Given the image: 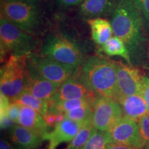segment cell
Returning a JSON list of instances; mask_svg holds the SVG:
<instances>
[{
	"instance_id": "1",
	"label": "cell",
	"mask_w": 149,
	"mask_h": 149,
	"mask_svg": "<svg viewBox=\"0 0 149 149\" xmlns=\"http://www.w3.org/2000/svg\"><path fill=\"white\" fill-rule=\"evenodd\" d=\"M110 22L113 35L126 44L132 65L146 66L149 59L148 35L144 19L133 0H118Z\"/></svg>"
},
{
	"instance_id": "2",
	"label": "cell",
	"mask_w": 149,
	"mask_h": 149,
	"mask_svg": "<svg viewBox=\"0 0 149 149\" xmlns=\"http://www.w3.org/2000/svg\"><path fill=\"white\" fill-rule=\"evenodd\" d=\"M79 77L97 96L117 97L116 61L100 55L85 58L78 68Z\"/></svg>"
},
{
	"instance_id": "3",
	"label": "cell",
	"mask_w": 149,
	"mask_h": 149,
	"mask_svg": "<svg viewBox=\"0 0 149 149\" xmlns=\"http://www.w3.org/2000/svg\"><path fill=\"white\" fill-rule=\"evenodd\" d=\"M1 16L35 36L44 17L40 0H8L1 5Z\"/></svg>"
},
{
	"instance_id": "4",
	"label": "cell",
	"mask_w": 149,
	"mask_h": 149,
	"mask_svg": "<svg viewBox=\"0 0 149 149\" xmlns=\"http://www.w3.org/2000/svg\"><path fill=\"white\" fill-rule=\"evenodd\" d=\"M40 53L74 70L79 68L85 59L81 48L74 41L58 33L46 35Z\"/></svg>"
},
{
	"instance_id": "5",
	"label": "cell",
	"mask_w": 149,
	"mask_h": 149,
	"mask_svg": "<svg viewBox=\"0 0 149 149\" xmlns=\"http://www.w3.org/2000/svg\"><path fill=\"white\" fill-rule=\"evenodd\" d=\"M1 59L10 55H29L36 53L38 46L35 35L26 32L15 24L1 16L0 19Z\"/></svg>"
},
{
	"instance_id": "6",
	"label": "cell",
	"mask_w": 149,
	"mask_h": 149,
	"mask_svg": "<svg viewBox=\"0 0 149 149\" xmlns=\"http://www.w3.org/2000/svg\"><path fill=\"white\" fill-rule=\"evenodd\" d=\"M28 55H10L1 67L0 88L1 93L13 101L27 90Z\"/></svg>"
},
{
	"instance_id": "7",
	"label": "cell",
	"mask_w": 149,
	"mask_h": 149,
	"mask_svg": "<svg viewBox=\"0 0 149 149\" xmlns=\"http://www.w3.org/2000/svg\"><path fill=\"white\" fill-rule=\"evenodd\" d=\"M123 116L122 109L115 99L97 96L93 102L91 122L97 130L109 132Z\"/></svg>"
},
{
	"instance_id": "8",
	"label": "cell",
	"mask_w": 149,
	"mask_h": 149,
	"mask_svg": "<svg viewBox=\"0 0 149 149\" xmlns=\"http://www.w3.org/2000/svg\"><path fill=\"white\" fill-rule=\"evenodd\" d=\"M28 57L43 77L56 84L61 85L76 71L41 53H33Z\"/></svg>"
},
{
	"instance_id": "9",
	"label": "cell",
	"mask_w": 149,
	"mask_h": 149,
	"mask_svg": "<svg viewBox=\"0 0 149 149\" xmlns=\"http://www.w3.org/2000/svg\"><path fill=\"white\" fill-rule=\"evenodd\" d=\"M117 97L141 94V84L144 74L132 64H125L116 61ZM116 97V98H117ZM115 98V99H116Z\"/></svg>"
},
{
	"instance_id": "10",
	"label": "cell",
	"mask_w": 149,
	"mask_h": 149,
	"mask_svg": "<svg viewBox=\"0 0 149 149\" xmlns=\"http://www.w3.org/2000/svg\"><path fill=\"white\" fill-rule=\"evenodd\" d=\"M112 144L141 149L144 147L139 133L138 122L123 116L121 120L109 131Z\"/></svg>"
},
{
	"instance_id": "11",
	"label": "cell",
	"mask_w": 149,
	"mask_h": 149,
	"mask_svg": "<svg viewBox=\"0 0 149 149\" xmlns=\"http://www.w3.org/2000/svg\"><path fill=\"white\" fill-rule=\"evenodd\" d=\"M97 95L84 83L78 73V68L71 77L59 86L50 102L78 99H95Z\"/></svg>"
},
{
	"instance_id": "12",
	"label": "cell",
	"mask_w": 149,
	"mask_h": 149,
	"mask_svg": "<svg viewBox=\"0 0 149 149\" xmlns=\"http://www.w3.org/2000/svg\"><path fill=\"white\" fill-rule=\"evenodd\" d=\"M27 90L33 95L41 100L50 101L58 90L59 86L45 79L27 56Z\"/></svg>"
},
{
	"instance_id": "13",
	"label": "cell",
	"mask_w": 149,
	"mask_h": 149,
	"mask_svg": "<svg viewBox=\"0 0 149 149\" xmlns=\"http://www.w3.org/2000/svg\"><path fill=\"white\" fill-rule=\"evenodd\" d=\"M83 124L65 117L54 126L51 131L47 132L43 136V140L48 142L46 149H56L61 144L70 143Z\"/></svg>"
},
{
	"instance_id": "14",
	"label": "cell",
	"mask_w": 149,
	"mask_h": 149,
	"mask_svg": "<svg viewBox=\"0 0 149 149\" xmlns=\"http://www.w3.org/2000/svg\"><path fill=\"white\" fill-rule=\"evenodd\" d=\"M118 0H84L79 6L78 13L86 19L111 16Z\"/></svg>"
},
{
	"instance_id": "15",
	"label": "cell",
	"mask_w": 149,
	"mask_h": 149,
	"mask_svg": "<svg viewBox=\"0 0 149 149\" xmlns=\"http://www.w3.org/2000/svg\"><path fill=\"white\" fill-rule=\"evenodd\" d=\"M122 109L123 115L138 121L148 113L146 104L141 95L119 96L115 99Z\"/></svg>"
},
{
	"instance_id": "16",
	"label": "cell",
	"mask_w": 149,
	"mask_h": 149,
	"mask_svg": "<svg viewBox=\"0 0 149 149\" xmlns=\"http://www.w3.org/2000/svg\"><path fill=\"white\" fill-rule=\"evenodd\" d=\"M10 137L13 143L22 149H38L44 141L42 136L19 124L10 128Z\"/></svg>"
},
{
	"instance_id": "17",
	"label": "cell",
	"mask_w": 149,
	"mask_h": 149,
	"mask_svg": "<svg viewBox=\"0 0 149 149\" xmlns=\"http://www.w3.org/2000/svg\"><path fill=\"white\" fill-rule=\"evenodd\" d=\"M17 124L33 130L42 137L44 134L49 131L50 128L43 115L26 106H22L21 113Z\"/></svg>"
},
{
	"instance_id": "18",
	"label": "cell",
	"mask_w": 149,
	"mask_h": 149,
	"mask_svg": "<svg viewBox=\"0 0 149 149\" xmlns=\"http://www.w3.org/2000/svg\"><path fill=\"white\" fill-rule=\"evenodd\" d=\"M91 29L93 42L99 46H102L113 36L111 23L107 19L97 17L86 20Z\"/></svg>"
},
{
	"instance_id": "19",
	"label": "cell",
	"mask_w": 149,
	"mask_h": 149,
	"mask_svg": "<svg viewBox=\"0 0 149 149\" xmlns=\"http://www.w3.org/2000/svg\"><path fill=\"white\" fill-rule=\"evenodd\" d=\"M101 50L108 56L120 57L124 59L127 64H132L129 51L126 44L120 38L115 35L101 46Z\"/></svg>"
},
{
	"instance_id": "20",
	"label": "cell",
	"mask_w": 149,
	"mask_h": 149,
	"mask_svg": "<svg viewBox=\"0 0 149 149\" xmlns=\"http://www.w3.org/2000/svg\"><path fill=\"white\" fill-rule=\"evenodd\" d=\"M11 102H15L22 106L31 108L44 117L48 114L49 110V102L37 98L26 91Z\"/></svg>"
},
{
	"instance_id": "21",
	"label": "cell",
	"mask_w": 149,
	"mask_h": 149,
	"mask_svg": "<svg viewBox=\"0 0 149 149\" xmlns=\"http://www.w3.org/2000/svg\"><path fill=\"white\" fill-rule=\"evenodd\" d=\"M95 99H78L55 102H49V110L48 113H65L78 108L93 103Z\"/></svg>"
},
{
	"instance_id": "22",
	"label": "cell",
	"mask_w": 149,
	"mask_h": 149,
	"mask_svg": "<svg viewBox=\"0 0 149 149\" xmlns=\"http://www.w3.org/2000/svg\"><path fill=\"white\" fill-rule=\"evenodd\" d=\"M94 130L95 127L93 126L91 120L84 123L75 137L70 143H68V146L65 149H82Z\"/></svg>"
},
{
	"instance_id": "23",
	"label": "cell",
	"mask_w": 149,
	"mask_h": 149,
	"mask_svg": "<svg viewBox=\"0 0 149 149\" xmlns=\"http://www.w3.org/2000/svg\"><path fill=\"white\" fill-rule=\"evenodd\" d=\"M110 144L112 142L109 132L101 131L95 128L82 149H107Z\"/></svg>"
},
{
	"instance_id": "24",
	"label": "cell",
	"mask_w": 149,
	"mask_h": 149,
	"mask_svg": "<svg viewBox=\"0 0 149 149\" xmlns=\"http://www.w3.org/2000/svg\"><path fill=\"white\" fill-rule=\"evenodd\" d=\"M93 102L78 108V109L72 110V111L67 112L64 114L65 117L81 124H84L88 121H91L92 118Z\"/></svg>"
},
{
	"instance_id": "25",
	"label": "cell",
	"mask_w": 149,
	"mask_h": 149,
	"mask_svg": "<svg viewBox=\"0 0 149 149\" xmlns=\"http://www.w3.org/2000/svg\"><path fill=\"white\" fill-rule=\"evenodd\" d=\"M10 100L8 97L1 93L0 94V124L1 129H10L13 126L15 123L10 120L8 115L9 107L10 104Z\"/></svg>"
},
{
	"instance_id": "26",
	"label": "cell",
	"mask_w": 149,
	"mask_h": 149,
	"mask_svg": "<svg viewBox=\"0 0 149 149\" xmlns=\"http://www.w3.org/2000/svg\"><path fill=\"white\" fill-rule=\"evenodd\" d=\"M139 133L144 146H149V113L138 121Z\"/></svg>"
},
{
	"instance_id": "27",
	"label": "cell",
	"mask_w": 149,
	"mask_h": 149,
	"mask_svg": "<svg viewBox=\"0 0 149 149\" xmlns=\"http://www.w3.org/2000/svg\"><path fill=\"white\" fill-rule=\"evenodd\" d=\"M144 19L147 35H149V0H133Z\"/></svg>"
},
{
	"instance_id": "28",
	"label": "cell",
	"mask_w": 149,
	"mask_h": 149,
	"mask_svg": "<svg viewBox=\"0 0 149 149\" xmlns=\"http://www.w3.org/2000/svg\"><path fill=\"white\" fill-rule=\"evenodd\" d=\"M22 105L17 103L15 102H10V107H9L8 115L10 120L17 124L18 122L19 117L20 113H21Z\"/></svg>"
},
{
	"instance_id": "29",
	"label": "cell",
	"mask_w": 149,
	"mask_h": 149,
	"mask_svg": "<svg viewBox=\"0 0 149 149\" xmlns=\"http://www.w3.org/2000/svg\"><path fill=\"white\" fill-rule=\"evenodd\" d=\"M46 122L49 127H54L56 124H58L65 118L64 113H48L44 116Z\"/></svg>"
},
{
	"instance_id": "30",
	"label": "cell",
	"mask_w": 149,
	"mask_h": 149,
	"mask_svg": "<svg viewBox=\"0 0 149 149\" xmlns=\"http://www.w3.org/2000/svg\"><path fill=\"white\" fill-rule=\"evenodd\" d=\"M140 95L143 97L146 102L147 109L149 113V77L147 75H144L143 77Z\"/></svg>"
},
{
	"instance_id": "31",
	"label": "cell",
	"mask_w": 149,
	"mask_h": 149,
	"mask_svg": "<svg viewBox=\"0 0 149 149\" xmlns=\"http://www.w3.org/2000/svg\"><path fill=\"white\" fill-rule=\"evenodd\" d=\"M57 5L62 8H68L79 6L84 0H55Z\"/></svg>"
},
{
	"instance_id": "32",
	"label": "cell",
	"mask_w": 149,
	"mask_h": 149,
	"mask_svg": "<svg viewBox=\"0 0 149 149\" xmlns=\"http://www.w3.org/2000/svg\"><path fill=\"white\" fill-rule=\"evenodd\" d=\"M0 149H22L19 147L13 144L10 141L4 139H1L0 141Z\"/></svg>"
},
{
	"instance_id": "33",
	"label": "cell",
	"mask_w": 149,
	"mask_h": 149,
	"mask_svg": "<svg viewBox=\"0 0 149 149\" xmlns=\"http://www.w3.org/2000/svg\"><path fill=\"white\" fill-rule=\"evenodd\" d=\"M107 149H138V148H132V147L123 146V145H120V144H110L109 146H108Z\"/></svg>"
},
{
	"instance_id": "34",
	"label": "cell",
	"mask_w": 149,
	"mask_h": 149,
	"mask_svg": "<svg viewBox=\"0 0 149 149\" xmlns=\"http://www.w3.org/2000/svg\"><path fill=\"white\" fill-rule=\"evenodd\" d=\"M145 68H146V71H147V76L149 77V59H148V62H147L146 66H145Z\"/></svg>"
},
{
	"instance_id": "35",
	"label": "cell",
	"mask_w": 149,
	"mask_h": 149,
	"mask_svg": "<svg viewBox=\"0 0 149 149\" xmlns=\"http://www.w3.org/2000/svg\"><path fill=\"white\" fill-rule=\"evenodd\" d=\"M8 0H0V2H1V5L3 4V3H5L6 1H7Z\"/></svg>"
},
{
	"instance_id": "36",
	"label": "cell",
	"mask_w": 149,
	"mask_h": 149,
	"mask_svg": "<svg viewBox=\"0 0 149 149\" xmlns=\"http://www.w3.org/2000/svg\"><path fill=\"white\" fill-rule=\"evenodd\" d=\"M148 57H149V35L148 36Z\"/></svg>"
},
{
	"instance_id": "37",
	"label": "cell",
	"mask_w": 149,
	"mask_h": 149,
	"mask_svg": "<svg viewBox=\"0 0 149 149\" xmlns=\"http://www.w3.org/2000/svg\"><path fill=\"white\" fill-rule=\"evenodd\" d=\"M141 149H149V146H144V148H141Z\"/></svg>"
}]
</instances>
